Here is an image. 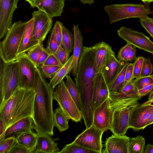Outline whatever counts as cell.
I'll return each instance as SVG.
<instances>
[{"label":"cell","instance_id":"cell-1","mask_svg":"<svg viewBox=\"0 0 153 153\" xmlns=\"http://www.w3.org/2000/svg\"><path fill=\"white\" fill-rule=\"evenodd\" d=\"M95 50L93 46L84 47L74 79L80 94L82 118L85 124L92 123V98L96 72Z\"/></svg>","mask_w":153,"mask_h":153},{"label":"cell","instance_id":"cell-2","mask_svg":"<svg viewBox=\"0 0 153 153\" xmlns=\"http://www.w3.org/2000/svg\"><path fill=\"white\" fill-rule=\"evenodd\" d=\"M36 94L32 118L33 129L37 134L53 135V89L43 77L37 66Z\"/></svg>","mask_w":153,"mask_h":153},{"label":"cell","instance_id":"cell-3","mask_svg":"<svg viewBox=\"0 0 153 153\" xmlns=\"http://www.w3.org/2000/svg\"><path fill=\"white\" fill-rule=\"evenodd\" d=\"M36 94L34 89L19 87L0 107V117L5 122L7 128L23 118L32 117Z\"/></svg>","mask_w":153,"mask_h":153},{"label":"cell","instance_id":"cell-4","mask_svg":"<svg viewBox=\"0 0 153 153\" xmlns=\"http://www.w3.org/2000/svg\"><path fill=\"white\" fill-rule=\"evenodd\" d=\"M26 22L19 21L12 24L0 43V57L5 63L15 61L25 31Z\"/></svg>","mask_w":153,"mask_h":153},{"label":"cell","instance_id":"cell-5","mask_svg":"<svg viewBox=\"0 0 153 153\" xmlns=\"http://www.w3.org/2000/svg\"><path fill=\"white\" fill-rule=\"evenodd\" d=\"M0 107L19 87L18 68L16 61L4 62L0 58Z\"/></svg>","mask_w":153,"mask_h":153},{"label":"cell","instance_id":"cell-6","mask_svg":"<svg viewBox=\"0 0 153 153\" xmlns=\"http://www.w3.org/2000/svg\"><path fill=\"white\" fill-rule=\"evenodd\" d=\"M104 9L109 16L110 24L129 18L143 19L152 13L148 5L138 4H113L105 6Z\"/></svg>","mask_w":153,"mask_h":153},{"label":"cell","instance_id":"cell-7","mask_svg":"<svg viewBox=\"0 0 153 153\" xmlns=\"http://www.w3.org/2000/svg\"><path fill=\"white\" fill-rule=\"evenodd\" d=\"M139 101L123 102L111 103V108L113 111L112 123L110 130L113 134L125 135L129 128L130 111Z\"/></svg>","mask_w":153,"mask_h":153},{"label":"cell","instance_id":"cell-8","mask_svg":"<svg viewBox=\"0 0 153 153\" xmlns=\"http://www.w3.org/2000/svg\"><path fill=\"white\" fill-rule=\"evenodd\" d=\"M53 99L68 119L76 122L82 118L81 112L69 94L63 80L56 88L53 93Z\"/></svg>","mask_w":153,"mask_h":153},{"label":"cell","instance_id":"cell-9","mask_svg":"<svg viewBox=\"0 0 153 153\" xmlns=\"http://www.w3.org/2000/svg\"><path fill=\"white\" fill-rule=\"evenodd\" d=\"M16 61L18 65L19 87L35 90L37 65L26 53L19 55Z\"/></svg>","mask_w":153,"mask_h":153},{"label":"cell","instance_id":"cell-10","mask_svg":"<svg viewBox=\"0 0 153 153\" xmlns=\"http://www.w3.org/2000/svg\"><path fill=\"white\" fill-rule=\"evenodd\" d=\"M104 132L92 124L78 135L74 142L95 153H102L103 146L102 138Z\"/></svg>","mask_w":153,"mask_h":153},{"label":"cell","instance_id":"cell-11","mask_svg":"<svg viewBox=\"0 0 153 153\" xmlns=\"http://www.w3.org/2000/svg\"><path fill=\"white\" fill-rule=\"evenodd\" d=\"M117 34L127 43L153 55V42L142 32L122 26L117 30Z\"/></svg>","mask_w":153,"mask_h":153},{"label":"cell","instance_id":"cell-12","mask_svg":"<svg viewBox=\"0 0 153 153\" xmlns=\"http://www.w3.org/2000/svg\"><path fill=\"white\" fill-rule=\"evenodd\" d=\"M32 16L34 19L33 38L38 44L45 39L52 27L53 21L46 13L39 10L33 11Z\"/></svg>","mask_w":153,"mask_h":153},{"label":"cell","instance_id":"cell-13","mask_svg":"<svg viewBox=\"0 0 153 153\" xmlns=\"http://www.w3.org/2000/svg\"><path fill=\"white\" fill-rule=\"evenodd\" d=\"M153 109L152 104L143 103L133 106L130 112L129 128L135 131L143 130Z\"/></svg>","mask_w":153,"mask_h":153},{"label":"cell","instance_id":"cell-14","mask_svg":"<svg viewBox=\"0 0 153 153\" xmlns=\"http://www.w3.org/2000/svg\"><path fill=\"white\" fill-rule=\"evenodd\" d=\"M19 0H0V39L7 34L12 24L14 13Z\"/></svg>","mask_w":153,"mask_h":153},{"label":"cell","instance_id":"cell-15","mask_svg":"<svg viewBox=\"0 0 153 153\" xmlns=\"http://www.w3.org/2000/svg\"><path fill=\"white\" fill-rule=\"evenodd\" d=\"M113 111L109 97L94 111L93 124L105 132L110 130L112 120Z\"/></svg>","mask_w":153,"mask_h":153},{"label":"cell","instance_id":"cell-16","mask_svg":"<svg viewBox=\"0 0 153 153\" xmlns=\"http://www.w3.org/2000/svg\"><path fill=\"white\" fill-rule=\"evenodd\" d=\"M109 92L102 74H97L93 86L92 105L94 111L109 97Z\"/></svg>","mask_w":153,"mask_h":153},{"label":"cell","instance_id":"cell-17","mask_svg":"<svg viewBox=\"0 0 153 153\" xmlns=\"http://www.w3.org/2000/svg\"><path fill=\"white\" fill-rule=\"evenodd\" d=\"M130 138L125 135L112 134L106 139L105 153H128Z\"/></svg>","mask_w":153,"mask_h":153},{"label":"cell","instance_id":"cell-18","mask_svg":"<svg viewBox=\"0 0 153 153\" xmlns=\"http://www.w3.org/2000/svg\"><path fill=\"white\" fill-rule=\"evenodd\" d=\"M65 0H35L31 6L46 13L50 17L60 16L65 6Z\"/></svg>","mask_w":153,"mask_h":153},{"label":"cell","instance_id":"cell-19","mask_svg":"<svg viewBox=\"0 0 153 153\" xmlns=\"http://www.w3.org/2000/svg\"><path fill=\"white\" fill-rule=\"evenodd\" d=\"M123 66L115 54L111 55L105 63L101 73L109 89Z\"/></svg>","mask_w":153,"mask_h":153},{"label":"cell","instance_id":"cell-20","mask_svg":"<svg viewBox=\"0 0 153 153\" xmlns=\"http://www.w3.org/2000/svg\"><path fill=\"white\" fill-rule=\"evenodd\" d=\"M93 46L95 50L96 72L97 74L101 72L108 60L115 53L111 47L103 41L97 43Z\"/></svg>","mask_w":153,"mask_h":153},{"label":"cell","instance_id":"cell-21","mask_svg":"<svg viewBox=\"0 0 153 153\" xmlns=\"http://www.w3.org/2000/svg\"><path fill=\"white\" fill-rule=\"evenodd\" d=\"M59 151L58 143L55 142L51 136L39 134L35 146L31 153H57Z\"/></svg>","mask_w":153,"mask_h":153},{"label":"cell","instance_id":"cell-22","mask_svg":"<svg viewBox=\"0 0 153 153\" xmlns=\"http://www.w3.org/2000/svg\"><path fill=\"white\" fill-rule=\"evenodd\" d=\"M33 122L31 116L18 121L7 128L2 139L11 137H16L22 133L32 131L33 128Z\"/></svg>","mask_w":153,"mask_h":153},{"label":"cell","instance_id":"cell-23","mask_svg":"<svg viewBox=\"0 0 153 153\" xmlns=\"http://www.w3.org/2000/svg\"><path fill=\"white\" fill-rule=\"evenodd\" d=\"M74 45L73 50L74 65L72 70L73 74L76 76L78 65L83 51V37L78 25H74L73 27Z\"/></svg>","mask_w":153,"mask_h":153},{"label":"cell","instance_id":"cell-24","mask_svg":"<svg viewBox=\"0 0 153 153\" xmlns=\"http://www.w3.org/2000/svg\"><path fill=\"white\" fill-rule=\"evenodd\" d=\"M34 19L33 18L26 22V25L18 52V55L26 53L37 45L33 38Z\"/></svg>","mask_w":153,"mask_h":153},{"label":"cell","instance_id":"cell-25","mask_svg":"<svg viewBox=\"0 0 153 153\" xmlns=\"http://www.w3.org/2000/svg\"><path fill=\"white\" fill-rule=\"evenodd\" d=\"M73 65L74 57L72 54L66 63L62 66L50 78L49 83L53 89L58 85L68 74L72 71Z\"/></svg>","mask_w":153,"mask_h":153},{"label":"cell","instance_id":"cell-26","mask_svg":"<svg viewBox=\"0 0 153 153\" xmlns=\"http://www.w3.org/2000/svg\"><path fill=\"white\" fill-rule=\"evenodd\" d=\"M37 135L32 131L22 133L15 137L16 143L30 150L31 153L35 146Z\"/></svg>","mask_w":153,"mask_h":153},{"label":"cell","instance_id":"cell-27","mask_svg":"<svg viewBox=\"0 0 153 153\" xmlns=\"http://www.w3.org/2000/svg\"><path fill=\"white\" fill-rule=\"evenodd\" d=\"M67 116L60 107L57 108L53 112V122L54 126L60 132L65 131L69 127Z\"/></svg>","mask_w":153,"mask_h":153},{"label":"cell","instance_id":"cell-28","mask_svg":"<svg viewBox=\"0 0 153 153\" xmlns=\"http://www.w3.org/2000/svg\"><path fill=\"white\" fill-rule=\"evenodd\" d=\"M146 140L139 135L130 138L128 153H143L146 146Z\"/></svg>","mask_w":153,"mask_h":153},{"label":"cell","instance_id":"cell-29","mask_svg":"<svg viewBox=\"0 0 153 153\" xmlns=\"http://www.w3.org/2000/svg\"><path fill=\"white\" fill-rule=\"evenodd\" d=\"M66 78V81L65 83L68 91L78 107L80 108L81 107V101L77 86L69 76L67 75Z\"/></svg>","mask_w":153,"mask_h":153},{"label":"cell","instance_id":"cell-30","mask_svg":"<svg viewBox=\"0 0 153 153\" xmlns=\"http://www.w3.org/2000/svg\"><path fill=\"white\" fill-rule=\"evenodd\" d=\"M62 46L69 53L73 50L74 38L71 33L63 25L62 26Z\"/></svg>","mask_w":153,"mask_h":153},{"label":"cell","instance_id":"cell-31","mask_svg":"<svg viewBox=\"0 0 153 153\" xmlns=\"http://www.w3.org/2000/svg\"><path fill=\"white\" fill-rule=\"evenodd\" d=\"M126 63L109 88L110 91H118L125 83V75L126 69L128 64Z\"/></svg>","mask_w":153,"mask_h":153},{"label":"cell","instance_id":"cell-32","mask_svg":"<svg viewBox=\"0 0 153 153\" xmlns=\"http://www.w3.org/2000/svg\"><path fill=\"white\" fill-rule=\"evenodd\" d=\"M94 152L85 148L74 141L66 144L58 153H92Z\"/></svg>","mask_w":153,"mask_h":153},{"label":"cell","instance_id":"cell-33","mask_svg":"<svg viewBox=\"0 0 153 153\" xmlns=\"http://www.w3.org/2000/svg\"><path fill=\"white\" fill-rule=\"evenodd\" d=\"M118 91L126 96H131L138 94V90L133 81L125 83Z\"/></svg>","mask_w":153,"mask_h":153},{"label":"cell","instance_id":"cell-34","mask_svg":"<svg viewBox=\"0 0 153 153\" xmlns=\"http://www.w3.org/2000/svg\"><path fill=\"white\" fill-rule=\"evenodd\" d=\"M44 48L43 42H40L29 50L26 53L29 58L36 64Z\"/></svg>","mask_w":153,"mask_h":153},{"label":"cell","instance_id":"cell-35","mask_svg":"<svg viewBox=\"0 0 153 153\" xmlns=\"http://www.w3.org/2000/svg\"><path fill=\"white\" fill-rule=\"evenodd\" d=\"M16 143L15 137H14L0 140V153H6Z\"/></svg>","mask_w":153,"mask_h":153},{"label":"cell","instance_id":"cell-36","mask_svg":"<svg viewBox=\"0 0 153 153\" xmlns=\"http://www.w3.org/2000/svg\"><path fill=\"white\" fill-rule=\"evenodd\" d=\"M61 67L41 65L39 67H40L39 69L42 75L46 78H51Z\"/></svg>","mask_w":153,"mask_h":153},{"label":"cell","instance_id":"cell-37","mask_svg":"<svg viewBox=\"0 0 153 153\" xmlns=\"http://www.w3.org/2000/svg\"><path fill=\"white\" fill-rule=\"evenodd\" d=\"M133 82L139 90L146 85L153 84V79L151 76L140 77L133 80Z\"/></svg>","mask_w":153,"mask_h":153},{"label":"cell","instance_id":"cell-38","mask_svg":"<svg viewBox=\"0 0 153 153\" xmlns=\"http://www.w3.org/2000/svg\"><path fill=\"white\" fill-rule=\"evenodd\" d=\"M144 59L143 56H139L134 60L133 63L134 79L140 77V73Z\"/></svg>","mask_w":153,"mask_h":153},{"label":"cell","instance_id":"cell-39","mask_svg":"<svg viewBox=\"0 0 153 153\" xmlns=\"http://www.w3.org/2000/svg\"><path fill=\"white\" fill-rule=\"evenodd\" d=\"M153 71V65L149 57L145 58L140 73V77L150 76Z\"/></svg>","mask_w":153,"mask_h":153},{"label":"cell","instance_id":"cell-40","mask_svg":"<svg viewBox=\"0 0 153 153\" xmlns=\"http://www.w3.org/2000/svg\"><path fill=\"white\" fill-rule=\"evenodd\" d=\"M63 24L60 22L56 21L55 23L53 28L54 30L56 39L59 48L62 47Z\"/></svg>","mask_w":153,"mask_h":153},{"label":"cell","instance_id":"cell-41","mask_svg":"<svg viewBox=\"0 0 153 153\" xmlns=\"http://www.w3.org/2000/svg\"><path fill=\"white\" fill-rule=\"evenodd\" d=\"M46 48L50 53H55L59 49L56 39L54 30L53 28L51 30Z\"/></svg>","mask_w":153,"mask_h":153},{"label":"cell","instance_id":"cell-42","mask_svg":"<svg viewBox=\"0 0 153 153\" xmlns=\"http://www.w3.org/2000/svg\"><path fill=\"white\" fill-rule=\"evenodd\" d=\"M142 26L153 38V18L147 16L140 19Z\"/></svg>","mask_w":153,"mask_h":153},{"label":"cell","instance_id":"cell-43","mask_svg":"<svg viewBox=\"0 0 153 153\" xmlns=\"http://www.w3.org/2000/svg\"><path fill=\"white\" fill-rule=\"evenodd\" d=\"M55 54L62 66L66 63L70 58V53L62 47L59 48Z\"/></svg>","mask_w":153,"mask_h":153},{"label":"cell","instance_id":"cell-44","mask_svg":"<svg viewBox=\"0 0 153 153\" xmlns=\"http://www.w3.org/2000/svg\"><path fill=\"white\" fill-rule=\"evenodd\" d=\"M133 47L131 45L127 43L120 49L117 56V59L121 62L123 61L124 58L129 53Z\"/></svg>","mask_w":153,"mask_h":153},{"label":"cell","instance_id":"cell-45","mask_svg":"<svg viewBox=\"0 0 153 153\" xmlns=\"http://www.w3.org/2000/svg\"><path fill=\"white\" fill-rule=\"evenodd\" d=\"M42 65L62 66L56 54L53 53H50L47 59Z\"/></svg>","mask_w":153,"mask_h":153},{"label":"cell","instance_id":"cell-46","mask_svg":"<svg viewBox=\"0 0 153 153\" xmlns=\"http://www.w3.org/2000/svg\"><path fill=\"white\" fill-rule=\"evenodd\" d=\"M6 153H31V151L16 143Z\"/></svg>","mask_w":153,"mask_h":153},{"label":"cell","instance_id":"cell-47","mask_svg":"<svg viewBox=\"0 0 153 153\" xmlns=\"http://www.w3.org/2000/svg\"><path fill=\"white\" fill-rule=\"evenodd\" d=\"M133 64L129 63L127 67L125 75V83L134 80Z\"/></svg>","mask_w":153,"mask_h":153},{"label":"cell","instance_id":"cell-48","mask_svg":"<svg viewBox=\"0 0 153 153\" xmlns=\"http://www.w3.org/2000/svg\"><path fill=\"white\" fill-rule=\"evenodd\" d=\"M50 54L47 48H43L36 62V65L38 67L42 65L47 59Z\"/></svg>","mask_w":153,"mask_h":153},{"label":"cell","instance_id":"cell-49","mask_svg":"<svg viewBox=\"0 0 153 153\" xmlns=\"http://www.w3.org/2000/svg\"><path fill=\"white\" fill-rule=\"evenodd\" d=\"M153 89V84L146 85L138 90V94L141 97L146 96Z\"/></svg>","mask_w":153,"mask_h":153},{"label":"cell","instance_id":"cell-50","mask_svg":"<svg viewBox=\"0 0 153 153\" xmlns=\"http://www.w3.org/2000/svg\"><path fill=\"white\" fill-rule=\"evenodd\" d=\"M136 51V48L133 46L129 53L124 58L123 61L128 62H132L137 57Z\"/></svg>","mask_w":153,"mask_h":153},{"label":"cell","instance_id":"cell-51","mask_svg":"<svg viewBox=\"0 0 153 153\" xmlns=\"http://www.w3.org/2000/svg\"><path fill=\"white\" fill-rule=\"evenodd\" d=\"M6 129L5 122L2 118L0 117V140L3 138Z\"/></svg>","mask_w":153,"mask_h":153},{"label":"cell","instance_id":"cell-52","mask_svg":"<svg viewBox=\"0 0 153 153\" xmlns=\"http://www.w3.org/2000/svg\"><path fill=\"white\" fill-rule=\"evenodd\" d=\"M143 153H153V145L149 143L146 146Z\"/></svg>","mask_w":153,"mask_h":153},{"label":"cell","instance_id":"cell-53","mask_svg":"<svg viewBox=\"0 0 153 153\" xmlns=\"http://www.w3.org/2000/svg\"><path fill=\"white\" fill-rule=\"evenodd\" d=\"M153 124V109L151 113L146 124V127Z\"/></svg>","mask_w":153,"mask_h":153},{"label":"cell","instance_id":"cell-54","mask_svg":"<svg viewBox=\"0 0 153 153\" xmlns=\"http://www.w3.org/2000/svg\"><path fill=\"white\" fill-rule=\"evenodd\" d=\"M145 104H152L153 103V90L150 93L148 97V100L144 102Z\"/></svg>","mask_w":153,"mask_h":153},{"label":"cell","instance_id":"cell-55","mask_svg":"<svg viewBox=\"0 0 153 153\" xmlns=\"http://www.w3.org/2000/svg\"><path fill=\"white\" fill-rule=\"evenodd\" d=\"M82 4H91L94 3L95 0H79Z\"/></svg>","mask_w":153,"mask_h":153},{"label":"cell","instance_id":"cell-56","mask_svg":"<svg viewBox=\"0 0 153 153\" xmlns=\"http://www.w3.org/2000/svg\"><path fill=\"white\" fill-rule=\"evenodd\" d=\"M26 1L28 2L30 5L31 6H32L33 2L35 0H25Z\"/></svg>","mask_w":153,"mask_h":153},{"label":"cell","instance_id":"cell-57","mask_svg":"<svg viewBox=\"0 0 153 153\" xmlns=\"http://www.w3.org/2000/svg\"><path fill=\"white\" fill-rule=\"evenodd\" d=\"M144 3H149L153 1V0H141Z\"/></svg>","mask_w":153,"mask_h":153},{"label":"cell","instance_id":"cell-58","mask_svg":"<svg viewBox=\"0 0 153 153\" xmlns=\"http://www.w3.org/2000/svg\"><path fill=\"white\" fill-rule=\"evenodd\" d=\"M152 77V79H153V74H151V75H150Z\"/></svg>","mask_w":153,"mask_h":153},{"label":"cell","instance_id":"cell-59","mask_svg":"<svg viewBox=\"0 0 153 153\" xmlns=\"http://www.w3.org/2000/svg\"><path fill=\"white\" fill-rule=\"evenodd\" d=\"M152 13L153 14V11L152 12Z\"/></svg>","mask_w":153,"mask_h":153},{"label":"cell","instance_id":"cell-60","mask_svg":"<svg viewBox=\"0 0 153 153\" xmlns=\"http://www.w3.org/2000/svg\"></svg>","mask_w":153,"mask_h":153}]
</instances>
